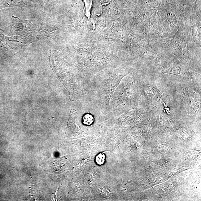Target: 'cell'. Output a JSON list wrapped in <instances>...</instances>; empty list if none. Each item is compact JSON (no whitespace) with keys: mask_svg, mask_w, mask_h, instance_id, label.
Segmentation results:
<instances>
[{"mask_svg":"<svg viewBox=\"0 0 201 201\" xmlns=\"http://www.w3.org/2000/svg\"><path fill=\"white\" fill-rule=\"evenodd\" d=\"M32 24L29 23V21H21L17 18L13 16L12 21L11 24V32L14 33H23L26 31H29L32 29Z\"/></svg>","mask_w":201,"mask_h":201,"instance_id":"6da1fadb","label":"cell"},{"mask_svg":"<svg viewBox=\"0 0 201 201\" xmlns=\"http://www.w3.org/2000/svg\"><path fill=\"white\" fill-rule=\"evenodd\" d=\"M77 117V112L73 109H72L70 113V118L68 123L67 130H69L73 133H80L82 132L76 123V119Z\"/></svg>","mask_w":201,"mask_h":201,"instance_id":"7a4b0ae2","label":"cell"},{"mask_svg":"<svg viewBox=\"0 0 201 201\" xmlns=\"http://www.w3.org/2000/svg\"><path fill=\"white\" fill-rule=\"evenodd\" d=\"M106 160V156L103 153H100L97 155L95 158L96 163L98 165H102L105 163Z\"/></svg>","mask_w":201,"mask_h":201,"instance_id":"3957f363","label":"cell"},{"mask_svg":"<svg viewBox=\"0 0 201 201\" xmlns=\"http://www.w3.org/2000/svg\"><path fill=\"white\" fill-rule=\"evenodd\" d=\"M93 116L91 114H87L84 116L83 117L84 124L86 125H90L94 122Z\"/></svg>","mask_w":201,"mask_h":201,"instance_id":"277c9868","label":"cell"}]
</instances>
